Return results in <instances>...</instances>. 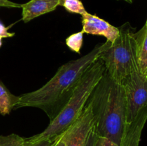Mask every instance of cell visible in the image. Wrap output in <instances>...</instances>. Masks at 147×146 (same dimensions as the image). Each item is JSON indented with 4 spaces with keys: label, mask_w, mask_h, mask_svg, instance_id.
<instances>
[{
    "label": "cell",
    "mask_w": 147,
    "mask_h": 146,
    "mask_svg": "<svg viewBox=\"0 0 147 146\" xmlns=\"http://www.w3.org/2000/svg\"><path fill=\"white\" fill-rule=\"evenodd\" d=\"M146 77H147V74H146Z\"/></svg>",
    "instance_id": "obj_24"
},
{
    "label": "cell",
    "mask_w": 147,
    "mask_h": 146,
    "mask_svg": "<svg viewBox=\"0 0 147 146\" xmlns=\"http://www.w3.org/2000/svg\"><path fill=\"white\" fill-rule=\"evenodd\" d=\"M0 146H25V138L17 134L1 135Z\"/></svg>",
    "instance_id": "obj_14"
},
{
    "label": "cell",
    "mask_w": 147,
    "mask_h": 146,
    "mask_svg": "<svg viewBox=\"0 0 147 146\" xmlns=\"http://www.w3.org/2000/svg\"><path fill=\"white\" fill-rule=\"evenodd\" d=\"M119 34L113 43L101 53L100 60L105 72L115 81L121 83L138 65L136 41L129 23L119 27Z\"/></svg>",
    "instance_id": "obj_4"
},
{
    "label": "cell",
    "mask_w": 147,
    "mask_h": 146,
    "mask_svg": "<svg viewBox=\"0 0 147 146\" xmlns=\"http://www.w3.org/2000/svg\"><path fill=\"white\" fill-rule=\"evenodd\" d=\"M7 7V8H21V4L13 2L9 0H0V7Z\"/></svg>",
    "instance_id": "obj_19"
},
{
    "label": "cell",
    "mask_w": 147,
    "mask_h": 146,
    "mask_svg": "<svg viewBox=\"0 0 147 146\" xmlns=\"http://www.w3.org/2000/svg\"><path fill=\"white\" fill-rule=\"evenodd\" d=\"M60 6L64 7L68 12L83 15L87 12L80 0H61Z\"/></svg>",
    "instance_id": "obj_13"
},
{
    "label": "cell",
    "mask_w": 147,
    "mask_h": 146,
    "mask_svg": "<svg viewBox=\"0 0 147 146\" xmlns=\"http://www.w3.org/2000/svg\"><path fill=\"white\" fill-rule=\"evenodd\" d=\"M97 134H96V129H95V125L94 127L92 128V130H90V133L88 135V137L87 142H86V144L85 146H95V143H96V138H97Z\"/></svg>",
    "instance_id": "obj_17"
},
{
    "label": "cell",
    "mask_w": 147,
    "mask_h": 146,
    "mask_svg": "<svg viewBox=\"0 0 147 146\" xmlns=\"http://www.w3.org/2000/svg\"><path fill=\"white\" fill-rule=\"evenodd\" d=\"M1 45H2V38L0 37V47H1Z\"/></svg>",
    "instance_id": "obj_22"
},
{
    "label": "cell",
    "mask_w": 147,
    "mask_h": 146,
    "mask_svg": "<svg viewBox=\"0 0 147 146\" xmlns=\"http://www.w3.org/2000/svg\"><path fill=\"white\" fill-rule=\"evenodd\" d=\"M117 1H126V2H128V3H132V1H133V0H117Z\"/></svg>",
    "instance_id": "obj_21"
},
{
    "label": "cell",
    "mask_w": 147,
    "mask_h": 146,
    "mask_svg": "<svg viewBox=\"0 0 147 146\" xmlns=\"http://www.w3.org/2000/svg\"><path fill=\"white\" fill-rule=\"evenodd\" d=\"M19 96L11 94L7 87L0 82V114L9 115L17 104Z\"/></svg>",
    "instance_id": "obj_11"
},
{
    "label": "cell",
    "mask_w": 147,
    "mask_h": 146,
    "mask_svg": "<svg viewBox=\"0 0 147 146\" xmlns=\"http://www.w3.org/2000/svg\"><path fill=\"white\" fill-rule=\"evenodd\" d=\"M88 102L91 104L97 135L121 145L127 115L126 95L121 83L104 72Z\"/></svg>",
    "instance_id": "obj_2"
},
{
    "label": "cell",
    "mask_w": 147,
    "mask_h": 146,
    "mask_svg": "<svg viewBox=\"0 0 147 146\" xmlns=\"http://www.w3.org/2000/svg\"><path fill=\"white\" fill-rule=\"evenodd\" d=\"M104 72V64L98 59L86 70L67 102L55 118L50 120L47 127L42 133L25 140L28 142L54 140L64 133L80 115L92 91Z\"/></svg>",
    "instance_id": "obj_3"
},
{
    "label": "cell",
    "mask_w": 147,
    "mask_h": 146,
    "mask_svg": "<svg viewBox=\"0 0 147 146\" xmlns=\"http://www.w3.org/2000/svg\"><path fill=\"white\" fill-rule=\"evenodd\" d=\"M95 125L91 104L86 103L78 118L60 135L65 146H85L88 137Z\"/></svg>",
    "instance_id": "obj_6"
},
{
    "label": "cell",
    "mask_w": 147,
    "mask_h": 146,
    "mask_svg": "<svg viewBox=\"0 0 147 146\" xmlns=\"http://www.w3.org/2000/svg\"><path fill=\"white\" fill-rule=\"evenodd\" d=\"M83 31H80L71 34L65 40V44L67 47L71 51L80 54L83 43Z\"/></svg>",
    "instance_id": "obj_12"
},
{
    "label": "cell",
    "mask_w": 147,
    "mask_h": 146,
    "mask_svg": "<svg viewBox=\"0 0 147 146\" xmlns=\"http://www.w3.org/2000/svg\"><path fill=\"white\" fill-rule=\"evenodd\" d=\"M111 42L98 44L85 56L60 66L55 75L38 90L19 96L14 110L35 107L44 111L53 120L67 102L86 70L100 58Z\"/></svg>",
    "instance_id": "obj_1"
},
{
    "label": "cell",
    "mask_w": 147,
    "mask_h": 146,
    "mask_svg": "<svg viewBox=\"0 0 147 146\" xmlns=\"http://www.w3.org/2000/svg\"><path fill=\"white\" fill-rule=\"evenodd\" d=\"M147 121V105L130 123H126L120 146H139L142 130Z\"/></svg>",
    "instance_id": "obj_9"
},
{
    "label": "cell",
    "mask_w": 147,
    "mask_h": 146,
    "mask_svg": "<svg viewBox=\"0 0 147 146\" xmlns=\"http://www.w3.org/2000/svg\"><path fill=\"white\" fill-rule=\"evenodd\" d=\"M95 146H120L118 144L115 143L114 142L111 141L109 139L104 137L97 136Z\"/></svg>",
    "instance_id": "obj_15"
},
{
    "label": "cell",
    "mask_w": 147,
    "mask_h": 146,
    "mask_svg": "<svg viewBox=\"0 0 147 146\" xmlns=\"http://www.w3.org/2000/svg\"><path fill=\"white\" fill-rule=\"evenodd\" d=\"M82 31L83 33L96 36H102L106 41L113 43L119 34V28L111 25L106 20L90 13L82 15Z\"/></svg>",
    "instance_id": "obj_7"
},
{
    "label": "cell",
    "mask_w": 147,
    "mask_h": 146,
    "mask_svg": "<svg viewBox=\"0 0 147 146\" xmlns=\"http://www.w3.org/2000/svg\"><path fill=\"white\" fill-rule=\"evenodd\" d=\"M9 27H6L2 23L0 22V37L1 38H9V37H12L14 36V32H9L8 31Z\"/></svg>",
    "instance_id": "obj_18"
},
{
    "label": "cell",
    "mask_w": 147,
    "mask_h": 146,
    "mask_svg": "<svg viewBox=\"0 0 147 146\" xmlns=\"http://www.w3.org/2000/svg\"><path fill=\"white\" fill-rule=\"evenodd\" d=\"M126 100V123L136 119L147 105V77L136 66L121 82Z\"/></svg>",
    "instance_id": "obj_5"
},
{
    "label": "cell",
    "mask_w": 147,
    "mask_h": 146,
    "mask_svg": "<svg viewBox=\"0 0 147 146\" xmlns=\"http://www.w3.org/2000/svg\"><path fill=\"white\" fill-rule=\"evenodd\" d=\"M145 26H146V28H147V21H146V24H145Z\"/></svg>",
    "instance_id": "obj_23"
},
{
    "label": "cell",
    "mask_w": 147,
    "mask_h": 146,
    "mask_svg": "<svg viewBox=\"0 0 147 146\" xmlns=\"http://www.w3.org/2000/svg\"><path fill=\"white\" fill-rule=\"evenodd\" d=\"M61 0H30L21 4L22 20L27 23L33 19L55 11Z\"/></svg>",
    "instance_id": "obj_8"
},
{
    "label": "cell",
    "mask_w": 147,
    "mask_h": 146,
    "mask_svg": "<svg viewBox=\"0 0 147 146\" xmlns=\"http://www.w3.org/2000/svg\"><path fill=\"white\" fill-rule=\"evenodd\" d=\"M51 146H65V144L61 140L60 136H58V137H56L54 143H53V144Z\"/></svg>",
    "instance_id": "obj_20"
},
{
    "label": "cell",
    "mask_w": 147,
    "mask_h": 146,
    "mask_svg": "<svg viewBox=\"0 0 147 146\" xmlns=\"http://www.w3.org/2000/svg\"><path fill=\"white\" fill-rule=\"evenodd\" d=\"M136 41V56L139 70L145 75L147 74V28L144 26L138 32L134 33Z\"/></svg>",
    "instance_id": "obj_10"
},
{
    "label": "cell",
    "mask_w": 147,
    "mask_h": 146,
    "mask_svg": "<svg viewBox=\"0 0 147 146\" xmlns=\"http://www.w3.org/2000/svg\"><path fill=\"white\" fill-rule=\"evenodd\" d=\"M55 140H42L35 142H28L25 140V146H51Z\"/></svg>",
    "instance_id": "obj_16"
}]
</instances>
